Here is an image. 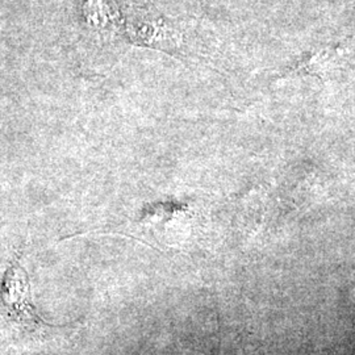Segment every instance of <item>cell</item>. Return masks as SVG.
Wrapping results in <instances>:
<instances>
[{"label":"cell","mask_w":355,"mask_h":355,"mask_svg":"<svg viewBox=\"0 0 355 355\" xmlns=\"http://www.w3.org/2000/svg\"><path fill=\"white\" fill-rule=\"evenodd\" d=\"M0 305L7 320L24 334L38 336L48 328H57L38 313L32 300V287L26 268L17 258L6 268L0 282Z\"/></svg>","instance_id":"1"},{"label":"cell","mask_w":355,"mask_h":355,"mask_svg":"<svg viewBox=\"0 0 355 355\" xmlns=\"http://www.w3.org/2000/svg\"><path fill=\"white\" fill-rule=\"evenodd\" d=\"M347 51L343 46L331 45L309 53L288 70L290 76H313L325 79L343 67Z\"/></svg>","instance_id":"2"}]
</instances>
